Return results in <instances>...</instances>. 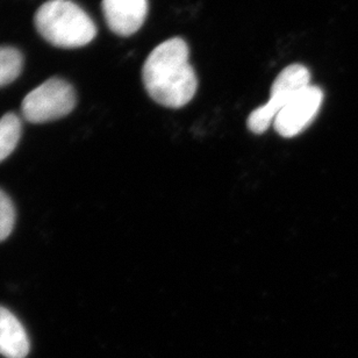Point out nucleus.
<instances>
[{
    "instance_id": "1",
    "label": "nucleus",
    "mask_w": 358,
    "mask_h": 358,
    "mask_svg": "<svg viewBox=\"0 0 358 358\" xmlns=\"http://www.w3.org/2000/svg\"><path fill=\"white\" fill-rule=\"evenodd\" d=\"M145 90L162 106L180 108L193 99L198 87L189 62V48L182 38L166 40L145 59L142 69Z\"/></svg>"
},
{
    "instance_id": "2",
    "label": "nucleus",
    "mask_w": 358,
    "mask_h": 358,
    "mask_svg": "<svg viewBox=\"0 0 358 358\" xmlns=\"http://www.w3.org/2000/svg\"><path fill=\"white\" fill-rule=\"evenodd\" d=\"M45 41L59 48H80L96 38V28L85 10L71 0H48L34 17Z\"/></svg>"
},
{
    "instance_id": "3",
    "label": "nucleus",
    "mask_w": 358,
    "mask_h": 358,
    "mask_svg": "<svg viewBox=\"0 0 358 358\" xmlns=\"http://www.w3.org/2000/svg\"><path fill=\"white\" fill-rule=\"evenodd\" d=\"M76 101L71 84L61 78H50L24 96L21 110L31 124H43L68 115Z\"/></svg>"
},
{
    "instance_id": "4",
    "label": "nucleus",
    "mask_w": 358,
    "mask_h": 358,
    "mask_svg": "<svg viewBox=\"0 0 358 358\" xmlns=\"http://www.w3.org/2000/svg\"><path fill=\"white\" fill-rule=\"evenodd\" d=\"M310 73L306 66L292 64L279 73L272 84L270 99L249 115L248 128L255 134H262L273 124L277 114L289 103L296 93L310 85Z\"/></svg>"
},
{
    "instance_id": "5",
    "label": "nucleus",
    "mask_w": 358,
    "mask_h": 358,
    "mask_svg": "<svg viewBox=\"0 0 358 358\" xmlns=\"http://www.w3.org/2000/svg\"><path fill=\"white\" fill-rule=\"evenodd\" d=\"M324 101L322 90L308 85L289 100L273 120L275 131L282 138H293L303 133L317 117Z\"/></svg>"
},
{
    "instance_id": "6",
    "label": "nucleus",
    "mask_w": 358,
    "mask_h": 358,
    "mask_svg": "<svg viewBox=\"0 0 358 358\" xmlns=\"http://www.w3.org/2000/svg\"><path fill=\"white\" fill-rule=\"evenodd\" d=\"M103 12L110 31L131 36L145 22L148 0H103Z\"/></svg>"
},
{
    "instance_id": "7",
    "label": "nucleus",
    "mask_w": 358,
    "mask_h": 358,
    "mask_svg": "<svg viewBox=\"0 0 358 358\" xmlns=\"http://www.w3.org/2000/svg\"><path fill=\"white\" fill-rule=\"evenodd\" d=\"M29 348V338L24 326L13 313L0 306V355L6 358H24Z\"/></svg>"
},
{
    "instance_id": "8",
    "label": "nucleus",
    "mask_w": 358,
    "mask_h": 358,
    "mask_svg": "<svg viewBox=\"0 0 358 358\" xmlns=\"http://www.w3.org/2000/svg\"><path fill=\"white\" fill-rule=\"evenodd\" d=\"M20 138V117L14 113L5 114L0 119V162L14 152Z\"/></svg>"
},
{
    "instance_id": "9",
    "label": "nucleus",
    "mask_w": 358,
    "mask_h": 358,
    "mask_svg": "<svg viewBox=\"0 0 358 358\" xmlns=\"http://www.w3.org/2000/svg\"><path fill=\"white\" fill-rule=\"evenodd\" d=\"M24 59L13 47H0V87L17 80L22 70Z\"/></svg>"
},
{
    "instance_id": "10",
    "label": "nucleus",
    "mask_w": 358,
    "mask_h": 358,
    "mask_svg": "<svg viewBox=\"0 0 358 358\" xmlns=\"http://www.w3.org/2000/svg\"><path fill=\"white\" fill-rule=\"evenodd\" d=\"M15 224V208L10 196L0 189V242L6 240Z\"/></svg>"
}]
</instances>
